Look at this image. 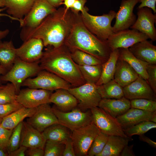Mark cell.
<instances>
[{
  "label": "cell",
  "instance_id": "obj_1",
  "mask_svg": "<svg viewBox=\"0 0 156 156\" xmlns=\"http://www.w3.org/2000/svg\"><path fill=\"white\" fill-rule=\"evenodd\" d=\"M75 14L70 9L60 7L47 16L36 27L22 29L20 37L24 42L36 38L42 41L44 46H52L54 48L64 44L72 27Z\"/></svg>",
  "mask_w": 156,
  "mask_h": 156
},
{
  "label": "cell",
  "instance_id": "obj_2",
  "mask_svg": "<svg viewBox=\"0 0 156 156\" xmlns=\"http://www.w3.org/2000/svg\"><path fill=\"white\" fill-rule=\"evenodd\" d=\"M39 64L42 70L56 75L74 87L86 83L69 49L64 44L57 48L46 49Z\"/></svg>",
  "mask_w": 156,
  "mask_h": 156
},
{
  "label": "cell",
  "instance_id": "obj_3",
  "mask_svg": "<svg viewBox=\"0 0 156 156\" xmlns=\"http://www.w3.org/2000/svg\"><path fill=\"white\" fill-rule=\"evenodd\" d=\"M64 44L70 50H81L95 56L103 63L108 59L112 51L107 42L99 39L86 28L79 13L75 14L72 27Z\"/></svg>",
  "mask_w": 156,
  "mask_h": 156
},
{
  "label": "cell",
  "instance_id": "obj_4",
  "mask_svg": "<svg viewBox=\"0 0 156 156\" xmlns=\"http://www.w3.org/2000/svg\"><path fill=\"white\" fill-rule=\"evenodd\" d=\"M86 8L80 14L81 20L86 28L100 40L106 41L114 33L111 23L116 12L110 10L106 14L94 16L88 12Z\"/></svg>",
  "mask_w": 156,
  "mask_h": 156
},
{
  "label": "cell",
  "instance_id": "obj_5",
  "mask_svg": "<svg viewBox=\"0 0 156 156\" xmlns=\"http://www.w3.org/2000/svg\"><path fill=\"white\" fill-rule=\"evenodd\" d=\"M42 70L39 61L29 62L17 57L12 67L0 77V79L1 81L9 82L13 84L17 94L23 82L30 77L37 75Z\"/></svg>",
  "mask_w": 156,
  "mask_h": 156
},
{
  "label": "cell",
  "instance_id": "obj_6",
  "mask_svg": "<svg viewBox=\"0 0 156 156\" xmlns=\"http://www.w3.org/2000/svg\"><path fill=\"white\" fill-rule=\"evenodd\" d=\"M22 86L51 91L60 89L68 90L71 86L68 83L56 75L44 70H40L35 77L26 79Z\"/></svg>",
  "mask_w": 156,
  "mask_h": 156
},
{
  "label": "cell",
  "instance_id": "obj_7",
  "mask_svg": "<svg viewBox=\"0 0 156 156\" xmlns=\"http://www.w3.org/2000/svg\"><path fill=\"white\" fill-rule=\"evenodd\" d=\"M90 110L92 122L101 132L109 135L119 136L127 138H132L125 133L124 129L114 118L98 106Z\"/></svg>",
  "mask_w": 156,
  "mask_h": 156
},
{
  "label": "cell",
  "instance_id": "obj_8",
  "mask_svg": "<svg viewBox=\"0 0 156 156\" xmlns=\"http://www.w3.org/2000/svg\"><path fill=\"white\" fill-rule=\"evenodd\" d=\"M100 132L92 122L72 132L70 138L76 156H87L92 143Z\"/></svg>",
  "mask_w": 156,
  "mask_h": 156
},
{
  "label": "cell",
  "instance_id": "obj_9",
  "mask_svg": "<svg viewBox=\"0 0 156 156\" xmlns=\"http://www.w3.org/2000/svg\"><path fill=\"white\" fill-rule=\"evenodd\" d=\"M52 108L58 123L68 128L71 132L92 122L90 109L83 112L76 107L70 111L63 112L59 110L56 107Z\"/></svg>",
  "mask_w": 156,
  "mask_h": 156
},
{
  "label": "cell",
  "instance_id": "obj_10",
  "mask_svg": "<svg viewBox=\"0 0 156 156\" xmlns=\"http://www.w3.org/2000/svg\"><path fill=\"white\" fill-rule=\"evenodd\" d=\"M68 91L79 101L77 106L81 109L97 107L102 99L95 84L86 82L79 86L70 88Z\"/></svg>",
  "mask_w": 156,
  "mask_h": 156
},
{
  "label": "cell",
  "instance_id": "obj_11",
  "mask_svg": "<svg viewBox=\"0 0 156 156\" xmlns=\"http://www.w3.org/2000/svg\"><path fill=\"white\" fill-rule=\"evenodd\" d=\"M56 9L47 0H35L30 10L20 22V26L23 29L34 28Z\"/></svg>",
  "mask_w": 156,
  "mask_h": 156
},
{
  "label": "cell",
  "instance_id": "obj_12",
  "mask_svg": "<svg viewBox=\"0 0 156 156\" xmlns=\"http://www.w3.org/2000/svg\"><path fill=\"white\" fill-rule=\"evenodd\" d=\"M149 39L145 34L133 29H126L114 33L107 40L112 51L121 48H128L134 44Z\"/></svg>",
  "mask_w": 156,
  "mask_h": 156
},
{
  "label": "cell",
  "instance_id": "obj_13",
  "mask_svg": "<svg viewBox=\"0 0 156 156\" xmlns=\"http://www.w3.org/2000/svg\"><path fill=\"white\" fill-rule=\"evenodd\" d=\"M51 91L40 89L27 88L20 90L17 94L16 101L23 107L36 108L45 103H50Z\"/></svg>",
  "mask_w": 156,
  "mask_h": 156
},
{
  "label": "cell",
  "instance_id": "obj_14",
  "mask_svg": "<svg viewBox=\"0 0 156 156\" xmlns=\"http://www.w3.org/2000/svg\"><path fill=\"white\" fill-rule=\"evenodd\" d=\"M138 0H122L115 16L116 21L112 26L114 33L129 29L136 20L133 10Z\"/></svg>",
  "mask_w": 156,
  "mask_h": 156
},
{
  "label": "cell",
  "instance_id": "obj_15",
  "mask_svg": "<svg viewBox=\"0 0 156 156\" xmlns=\"http://www.w3.org/2000/svg\"><path fill=\"white\" fill-rule=\"evenodd\" d=\"M138 9L137 18L130 28L136 29L145 34L152 41H155L156 14H153L151 9L148 7H144Z\"/></svg>",
  "mask_w": 156,
  "mask_h": 156
},
{
  "label": "cell",
  "instance_id": "obj_16",
  "mask_svg": "<svg viewBox=\"0 0 156 156\" xmlns=\"http://www.w3.org/2000/svg\"><path fill=\"white\" fill-rule=\"evenodd\" d=\"M49 104L45 103L38 106L33 114L27 119L28 124L41 133L50 126L59 123Z\"/></svg>",
  "mask_w": 156,
  "mask_h": 156
},
{
  "label": "cell",
  "instance_id": "obj_17",
  "mask_svg": "<svg viewBox=\"0 0 156 156\" xmlns=\"http://www.w3.org/2000/svg\"><path fill=\"white\" fill-rule=\"evenodd\" d=\"M124 96L129 100L145 99L156 101V94L147 81L139 76L137 78L123 87Z\"/></svg>",
  "mask_w": 156,
  "mask_h": 156
},
{
  "label": "cell",
  "instance_id": "obj_18",
  "mask_svg": "<svg viewBox=\"0 0 156 156\" xmlns=\"http://www.w3.org/2000/svg\"><path fill=\"white\" fill-rule=\"evenodd\" d=\"M44 46L40 39L31 38L24 42L19 48H16L17 57L29 62L39 61L43 53Z\"/></svg>",
  "mask_w": 156,
  "mask_h": 156
},
{
  "label": "cell",
  "instance_id": "obj_19",
  "mask_svg": "<svg viewBox=\"0 0 156 156\" xmlns=\"http://www.w3.org/2000/svg\"><path fill=\"white\" fill-rule=\"evenodd\" d=\"M116 118L123 129L146 121L156 122V112H150L131 107Z\"/></svg>",
  "mask_w": 156,
  "mask_h": 156
},
{
  "label": "cell",
  "instance_id": "obj_20",
  "mask_svg": "<svg viewBox=\"0 0 156 156\" xmlns=\"http://www.w3.org/2000/svg\"><path fill=\"white\" fill-rule=\"evenodd\" d=\"M137 58L149 64L156 65V46L147 40L138 42L128 48Z\"/></svg>",
  "mask_w": 156,
  "mask_h": 156
},
{
  "label": "cell",
  "instance_id": "obj_21",
  "mask_svg": "<svg viewBox=\"0 0 156 156\" xmlns=\"http://www.w3.org/2000/svg\"><path fill=\"white\" fill-rule=\"evenodd\" d=\"M46 142L41 132L26 122L23 121L20 146L27 148L39 147L44 149Z\"/></svg>",
  "mask_w": 156,
  "mask_h": 156
},
{
  "label": "cell",
  "instance_id": "obj_22",
  "mask_svg": "<svg viewBox=\"0 0 156 156\" xmlns=\"http://www.w3.org/2000/svg\"><path fill=\"white\" fill-rule=\"evenodd\" d=\"M49 103H54L60 110L68 112L76 107L78 104L76 98L67 90L60 89L52 93Z\"/></svg>",
  "mask_w": 156,
  "mask_h": 156
},
{
  "label": "cell",
  "instance_id": "obj_23",
  "mask_svg": "<svg viewBox=\"0 0 156 156\" xmlns=\"http://www.w3.org/2000/svg\"><path fill=\"white\" fill-rule=\"evenodd\" d=\"M139 75L125 61L118 57L117 62L114 79L123 88L135 81Z\"/></svg>",
  "mask_w": 156,
  "mask_h": 156
},
{
  "label": "cell",
  "instance_id": "obj_24",
  "mask_svg": "<svg viewBox=\"0 0 156 156\" xmlns=\"http://www.w3.org/2000/svg\"><path fill=\"white\" fill-rule=\"evenodd\" d=\"M98 107L116 118L131 107L130 100L124 96L118 99H102Z\"/></svg>",
  "mask_w": 156,
  "mask_h": 156
},
{
  "label": "cell",
  "instance_id": "obj_25",
  "mask_svg": "<svg viewBox=\"0 0 156 156\" xmlns=\"http://www.w3.org/2000/svg\"><path fill=\"white\" fill-rule=\"evenodd\" d=\"M35 0H5L6 12L20 22L31 9Z\"/></svg>",
  "mask_w": 156,
  "mask_h": 156
},
{
  "label": "cell",
  "instance_id": "obj_26",
  "mask_svg": "<svg viewBox=\"0 0 156 156\" xmlns=\"http://www.w3.org/2000/svg\"><path fill=\"white\" fill-rule=\"evenodd\" d=\"M133 139L119 136L109 135L107 142L101 152L97 156H120L124 147Z\"/></svg>",
  "mask_w": 156,
  "mask_h": 156
},
{
  "label": "cell",
  "instance_id": "obj_27",
  "mask_svg": "<svg viewBox=\"0 0 156 156\" xmlns=\"http://www.w3.org/2000/svg\"><path fill=\"white\" fill-rule=\"evenodd\" d=\"M119 56L118 49L112 51L108 59L102 64V70L99 79L95 84L99 86L114 79L116 64Z\"/></svg>",
  "mask_w": 156,
  "mask_h": 156
},
{
  "label": "cell",
  "instance_id": "obj_28",
  "mask_svg": "<svg viewBox=\"0 0 156 156\" xmlns=\"http://www.w3.org/2000/svg\"><path fill=\"white\" fill-rule=\"evenodd\" d=\"M36 108L23 107L3 118L0 125L6 129L12 130L25 118L31 116L36 111Z\"/></svg>",
  "mask_w": 156,
  "mask_h": 156
},
{
  "label": "cell",
  "instance_id": "obj_29",
  "mask_svg": "<svg viewBox=\"0 0 156 156\" xmlns=\"http://www.w3.org/2000/svg\"><path fill=\"white\" fill-rule=\"evenodd\" d=\"M118 49L119 57L127 62L139 76L146 80L148 77L146 68L149 64L135 57L129 50L128 48H121Z\"/></svg>",
  "mask_w": 156,
  "mask_h": 156
},
{
  "label": "cell",
  "instance_id": "obj_30",
  "mask_svg": "<svg viewBox=\"0 0 156 156\" xmlns=\"http://www.w3.org/2000/svg\"><path fill=\"white\" fill-rule=\"evenodd\" d=\"M66 127L57 123L47 128L42 134L46 141H63L70 137L71 132Z\"/></svg>",
  "mask_w": 156,
  "mask_h": 156
},
{
  "label": "cell",
  "instance_id": "obj_31",
  "mask_svg": "<svg viewBox=\"0 0 156 156\" xmlns=\"http://www.w3.org/2000/svg\"><path fill=\"white\" fill-rule=\"evenodd\" d=\"M17 56L12 42H2L0 47V65L8 71L12 66Z\"/></svg>",
  "mask_w": 156,
  "mask_h": 156
},
{
  "label": "cell",
  "instance_id": "obj_32",
  "mask_svg": "<svg viewBox=\"0 0 156 156\" xmlns=\"http://www.w3.org/2000/svg\"><path fill=\"white\" fill-rule=\"evenodd\" d=\"M97 88L102 99H118L124 96L123 88L114 79L107 83L97 86Z\"/></svg>",
  "mask_w": 156,
  "mask_h": 156
},
{
  "label": "cell",
  "instance_id": "obj_33",
  "mask_svg": "<svg viewBox=\"0 0 156 156\" xmlns=\"http://www.w3.org/2000/svg\"><path fill=\"white\" fill-rule=\"evenodd\" d=\"M70 51L73 60L78 65H95L103 63L95 56L81 50L74 49Z\"/></svg>",
  "mask_w": 156,
  "mask_h": 156
},
{
  "label": "cell",
  "instance_id": "obj_34",
  "mask_svg": "<svg viewBox=\"0 0 156 156\" xmlns=\"http://www.w3.org/2000/svg\"><path fill=\"white\" fill-rule=\"evenodd\" d=\"M102 64L95 65H78L86 82L94 84L96 83L101 75L102 70Z\"/></svg>",
  "mask_w": 156,
  "mask_h": 156
},
{
  "label": "cell",
  "instance_id": "obj_35",
  "mask_svg": "<svg viewBox=\"0 0 156 156\" xmlns=\"http://www.w3.org/2000/svg\"><path fill=\"white\" fill-rule=\"evenodd\" d=\"M156 128V122L152 121H143L124 129L125 134L131 137L135 135L144 134L149 130Z\"/></svg>",
  "mask_w": 156,
  "mask_h": 156
},
{
  "label": "cell",
  "instance_id": "obj_36",
  "mask_svg": "<svg viewBox=\"0 0 156 156\" xmlns=\"http://www.w3.org/2000/svg\"><path fill=\"white\" fill-rule=\"evenodd\" d=\"M65 141L46 140L44 148V156H62Z\"/></svg>",
  "mask_w": 156,
  "mask_h": 156
},
{
  "label": "cell",
  "instance_id": "obj_37",
  "mask_svg": "<svg viewBox=\"0 0 156 156\" xmlns=\"http://www.w3.org/2000/svg\"><path fill=\"white\" fill-rule=\"evenodd\" d=\"M108 135L100 132L94 140L88 152L87 156H97L103 149L108 140Z\"/></svg>",
  "mask_w": 156,
  "mask_h": 156
},
{
  "label": "cell",
  "instance_id": "obj_38",
  "mask_svg": "<svg viewBox=\"0 0 156 156\" xmlns=\"http://www.w3.org/2000/svg\"><path fill=\"white\" fill-rule=\"evenodd\" d=\"M17 94L14 86L11 83H7L0 89V104H5L17 102Z\"/></svg>",
  "mask_w": 156,
  "mask_h": 156
},
{
  "label": "cell",
  "instance_id": "obj_39",
  "mask_svg": "<svg viewBox=\"0 0 156 156\" xmlns=\"http://www.w3.org/2000/svg\"><path fill=\"white\" fill-rule=\"evenodd\" d=\"M131 107L150 112H156V101L145 99L130 100Z\"/></svg>",
  "mask_w": 156,
  "mask_h": 156
},
{
  "label": "cell",
  "instance_id": "obj_40",
  "mask_svg": "<svg viewBox=\"0 0 156 156\" xmlns=\"http://www.w3.org/2000/svg\"><path fill=\"white\" fill-rule=\"evenodd\" d=\"M23 121L19 123L13 129L8 145L7 148L8 154L10 153L18 148L20 146Z\"/></svg>",
  "mask_w": 156,
  "mask_h": 156
},
{
  "label": "cell",
  "instance_id": "obj_41",
  "mask_svg": "<svg viewBox=\"0 0 156 156\" xmlns=\"http://www.w3.org/2000/svg\"><path fill=\"white\" fill-rule=\"evenodd\" d=\"M23 106L17 102L0 104V118H3Z\"/></svg>",
  "mask_w": 156,
  "mask_h": 156
},
{
  "label": "cell",
  "instance_id": "obj_42",
  "mask_svg": "<svg viewBox=\"0 0 156 156\" xmlns=\"http://www.w3.org/2000/svg\"><path fill=\"white\" fill-rule=\"evenodd\" d=\"M146 72L148 77L146 81L156 94V65L148 64Z\"/></svg>",
  "mask_w": 156,
  "mask_h": 156
},
{
  "label": "cell",
  "instance_id": "obj_43",
  "mask_svg": "<svg viewBox=\"0 0 156 156\" xmlns=\"http://www.w3.org/2000/svg\"><path fill=\"white\" fill-rule=\"evenodd\" d=\"M12 131L0 125V148L4 151L7 150Z\"/></svg>",
  "mask_w": 156,
  "mask_h": 156
},
{
  "label": "cell",
  "instance_id": "obj_44",
  "mask_svg": "<svg viewBox=\"0 0 156 156\" xmlns=\"http://www.w3.org/2000/svg\"><path fill=\"white\" fill-rule=\"evenodd\" d=\"M64 144L65 147L63 156H76L73 143L70 137L66 140Z\"/></svg>",
  "mask_w": 156,
  "mask_h": 156
},
{
  "label": "cell",
  "instance_id": "obj_45",
  "mask_svg": "<svg viewBox=\"0 0 156 156\" xmlns=\"http://www.w3.org/2000/svg\"><path fill=\"white\" fill-rule=\"evenodd\" d=\"M86 2L87 0H76L70 10L74 14H78L86 8L84 5Z\"/></svg>",
  "mask_w": 156,
  "mask_h": 156
},
{
  "label": "cell",
  "instance_id": "obj_46",
  "mask_svg": "<svg viewBox=\"0 0 156 156\" xmlns=\"http://www.w3.org/2000/svg\"><path fill=\"white\" fill-rule=\"evenodd\" d=\"M140 3L137 9L144 7L150 8L153 11L154 14L156 13V0H138Z\"/></svg>",
  "mask_w": 156,
  "mask_h": 156
},
{
  "label": "cell",
  "instance_id": "obj_47",
  "mask_svg": "<svg viewBox=\"0 0 156 156\" xmlns=\"http://www.w3.org/2000/svg\"><path fill=\"white\" fill-rule=\"evenodd\" d=\"M44 154V149L39 147L28 148L26 151V155L29 156H43Z\"/></svg>",
  "mask_w": 156,
  "mask_h": 156
},
{
  "label": "cell",
  "instance_id": "obj_48",
  "mask_svg": "<svg viewBox=\"0 0 156 156\" xmlns=\"http://www.w3.org/2000/svg\"><path fill=\"white\" fill-rule=\"evenodd\" d=\"M134 144L128 146L127 145L123 148L120 156H135L133 151Z\"/></svg>",
  "mask_w": 156,
  "mask_h": 156
},
{
  "label": "cell",
  "instance_id": "obj_49",
  "mask_svg": "<svg viewBox=\"0 0 156 156\" xmlns=\"http://www.w3.org/2000/svg\"><path fill=\"white\" fill-rule=\"evenodd\" d=\"M27 148L23 146H20L15 150L10 153L8 155L10 156H25Z\"/></svg>",
  "mask_w": 156,
  "mask_h": 156
},
{
  "label": "cell",
  "instance_id": "obj_50",
  "mask_svg": "<svg viewBox=\"0 0 156 156\" xmlns=\"http://www.w3.org/2000/svg\"><path fill=\"white\" fill-rule=\"evenodd\" d=\"M139 139L141 141L147 143L150 146L156 148V143L146 136L144 134L139 135Z\"/></svg>",
  "mask_w": 156,
  "mask_h": 156
},
{
  "label": "cell",
  "instance_id": "obj_51",
  "mask_svg": "<svg viewBox=\"0 0 156 156\" xmlns=\"http://www.w3.org/2000/svg\"><path fill=\"white\" fill-rule=\"evenodd\" d=\"M76 0H64L62 5H64L65 10L67 11L70 9Z\"/></svg>",
  "mask_w": 156,
  "mask_h": 156
},
{
  "label": "cell",
  "instance_id": "obj_52",
  "mask_svg": "<svg viewBox=\"0 0 156 156\" xmlns=\"http://www.w3.org/2000/svg\"><path fill=\"white\" fill-rule=\"evenodd\" d=\"M6 9L5 7L3 8H0V16H2V14L0 13L2 11ZM9 32V31L8 29H6L3 31L0 30V41L3 38H5L8 34Z\"/></svg>",
  "mask_w": 156,
  "mask_h": 156
},
{
  "label": "cell",
  "instance_id": "obj_53",
  "mask_svg": "<svg viewBox=\"0 0 156 156\" xmlns=\"http://www.w3.org/2000/svg\"><path fill=\"white\" fill-rule=\"evenodd\" d=\"M52 5L56 8L62 5L64 0H47Z\"/></svg>",
  "mask_w": 156,
  "mask_h": 156
},
{
  "label": "cell",
  "instance_id": "obj_54",
  "mask_svg": "<svg viewBox=\"0 0 156 156\" xmlns=\"http://www.w3.org/2000/svg\"><path fill=\"white\" fill-rule=\"evenodd\" d=\"M8 70H6L1 65H0V76L1 75H4L5 74L7 71ZM1 80L0 79V86H2L1 85Z\"/></svg>",
  "mask_w": 156,
  "mask_h": 156
},
{
  "label": "cell",
  "instance_id": "obj_55",
  "mask_svg": "<svg viewBox=\"0 0 156 156\" xmlns=\"http://www.w3.org/2000/svg\"><path fill=\"white\" fill-rule=\"evenodd\" d=\"M8 156V154L5 153L4 151L0 148V156Z\"/></svg>",
  "mask_w": 156,
  "mask_h": 156
},
{
  "label": "cell",
  "instance_id": "obj_56",
  "mask_svg": "<svg viewBox=\"0 0 156 156\" xmlns=\"http://www.w3.org/2000/svg\"><path fill=\"white\" fill-rule=\"evenodd\" d=\"M5 0H0V8L5 7Z\"/></svg>",
  "mask_w": 156,
  "mask_h": 156
},
{
  "label": "cell",
  "instance_id": "obj_57",
  "mask_svg": "<svg viewBox=\"0 0 156 156\" xmlns=\"http://www.w3.org/2000/svg\"><path fill=\"white\" fill-rule=\"evenodd\" d=\"M4 86H0V89L2 88Z\"/></svg>",
  "mask_w": 156,
  "mask_h": 156
},
{
  "label": "cell",
  "instance_id": "obj_58",
  "mask_svg": "<svg viewBox=\"0 0 156 156\" xmlns=\"http://www.w3.org/2000/svg\"><path fill=\"white\" fill-rule=\"evenodd\" d=\"M2 120V118H0V125H1Z\"/></svg>",
  "mask_w": 156,
  "mask_h": 156
},
{
  "label": "cell",
  "instance_id": "obj_59",
  "mask_svg": "<svg viewBox=\"0 0 156 156\" xmlns=\"http://www.w3.org/2000/svg\"><path fill=\"white\" fill-rule=\"evenodd\" d=\"M2 42L1 41H0V47L1 46Z\"/></svg>",
  "mask_w": 156,
  "mask_h": 156
}]
</instances>
